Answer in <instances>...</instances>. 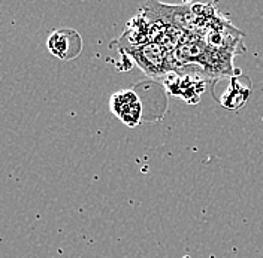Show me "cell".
<instances>
[{
	"mask_svg": "<svg viewBox=\"0 0 263 258\" xmlns=\"http://www.w3.org/2000/svg\"><path fill=\"white\" fill-rule=\"evenodd\" d=\"M120 52L121 55H129L132 62H135L151 78H163L167 73L177 72L172 52L157 42L151 41L136 47H121Z\"/></svg>",
	"mask_w": 263,
	"mask_h": 258,
	"instance_id": "cell-1",
	"label": "cell"
},
{
	"mask_svg": "<svg viewBox=\"0 0 263 258\" xmlns=\"http://www.w3.org/2000/svg\"><path fill=\"white\" fill-rule=\"evenodd\" d=\"M48 51L60 60H75L82 51V39L73 29H59L49 33L47 39Z\"/></svg>",
	"mask_w": 263,
	"mask_h": 258,
	"instance_id": "cell-2",
	"label": "cell"
},
{
	"mask_svg": "<svg viewBox=\"0 0 263 258\" xmlns=\"http://www.w3.org/2000/svg\"><path fill=\"white\" fill-rule=\"evenodd\" d=\"M109 106L115 116L121 120L126 126L135 127L141 123L142 105L139 96L133 90H120L114 93Z\"/></svg>",
	"mask_w": 263,
	"mask_h": 258,
	"instance_id": "cell-3",
	"label": "cell"
},
{
	"mask_svg": "<svg viewBox=\"0 0 263 258\" xmlns=\"http://www.w3.org/2000/svg\"><path fill=\"white\" fill-rule=\"evenodd\" d=\"M172 81H166V87L169 90V93L175 94V96L182 97L185 100H189L192 103V98L190 97L195 96L196 100L200 98V94L203 93L205 90V84L202 81H197V80H192L190 76H182V78H177L175 75L171 76Z\"/></svg>",
	"mask_w": 263,
	"mask_h": 258,
	"instance_id": "cell-4",
	"label": "cell"
},
{
	"mask_svg": "<svg viewBox=\"0 0 263 258\" xmlns=\"http://www.w3.org/2000/svg\"><path fill=\"white\" fill-rule=\"evenodd\" d=\"M248 94H250V90L247 87H242L238 80H235L229 87V90L224 93L221 103L228 109H238L248 100Z\"/></svg>",
	"mask_w": 263,
	"mask_h": 258,
	"instance_id": "cell-5",
	"label": "cell"
}]
</instances>
